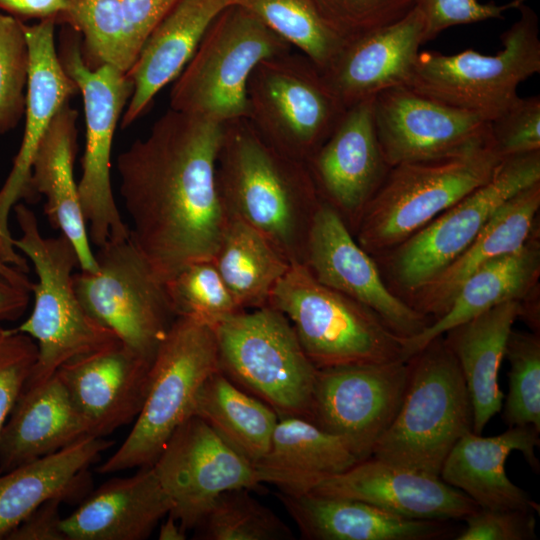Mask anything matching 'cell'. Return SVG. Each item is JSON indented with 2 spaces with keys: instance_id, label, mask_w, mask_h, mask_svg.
<instances>
[{
  "instance_id": "obj_25",
  "label": "cell",
  "mask_w": 540,
  "mask_h": 540,
  "mask_svg": "<svg viewBox=\"0 0 540 540\" xmlns=\"http://www.w3.org/2000/svg\"><path fill=\"white\" fill-rule=\"evenodd\" d=\"M172 509L152 466L112 478L62 519L67 540H144Z\"/></svg>"
},
{
  "instance_id": "obj_40",
  "label": "cell",
  "mask_w": 540,
  "mask_h": 540,
  "mask_svg": "<svg viewBox=\"0 0 540 540\" xmlns=\"http://www.w3.org/2000/svg\"><path fill=\"white\" fill-rule=\"evenodd\" d=\"M176 316L210 326L241 311L212 260L194 262L165 282Z\"/></svg>"
},
{
  "instance_id": "obj_46",
  "label": "cell",
  "mask_w": 540,
  "mask_h": 540,
  "mask_svg": "<svg viewBox=\"0 0 540 540\" xmlns=\"http://www.w3.org/2000/svg\"><path fill=\"white\" fill-rule=\"evenodd\" d=\"M526 1L512 0L498 5L480 0H415V8L423 17L427 42L453 26L502 19L506 11L517 9Z\"/></svg>"
},
{
  "instance_id": "obj_50",
  "label": "cell",
  "mask_w": 540,
  "mask_h": 540,
  "mask_svg": "<svg viewBox=\"0 0 540 540\" xmlns=\"http://www.w3.org/2000/svg\"><path fill=\"white\" fill-rule=\"evenodd\" d=\"M71 0H0V10L25 23L26 20H53L62 25Z\"/></svg>"
},
{
  "instance_id": "obj_36",
  "label": "cell",
  "mask_w": 540,
  "mask_h": 540,
  "mask_svg": "<svg viewBox=\"0 0 540 540\" xmlns=\"http://www.w3.org/2000/svg\"><path fill=\"white\" fill-rule=\"evenodd\" d=\"M212 261L241 310L267 306L292 265L262 233L233 216Z\"/></svg>"
},
{
  "instance_id": "obj_28",
  "label": "cell",
  "mask_w": 540,
  "mask_h": 540,
  "mask_svg": "<svg viewBox=\"0 0 540 540\" xmlns=\"http://www.w3.org/2000/svg\"><path fill=\"white\" fill-rule=\"evenodd\" d=\"M112 445L104 437L86 436L0 474V540L47 500L80 502L89 493L88 467Z\"/></svg>"
},
{
  "instance_id": "obj_52",
  "label": "cell",
  "mask_w": 540,
  "mask_h": 540,
  "mask_svg": "<svg viewBox=\"0 0 540 540\" xmlns=\"http://www.w3.org/2000/svg\"><path fill=\"white\" fill-rule=\"evenodd\" d=\"M166 520L160 525L159 540H184L186 531L180 526L179 522L171 515L166 516Z\"/></svg>"
},
{
  "instance_id": "obj_34",
  "label": "cell",
  "mask_w": 540,
  "mask_h": 540,
  "mask_svg": "<svg viewBox=\"0 0 540 540\" xmlns=\"http://www.w3.org/2000/svg\"><path fill=\"white\" fill-rule=\"evenodd\" d=\"M540 244L533 233L518 251L492 260L460 286L446 312L419 334L407 338L410 358L430 341L506 301L523 302L538 282Z\"/></svg>"
},
{
  "instance_id": "obj_2",
  "label": "cell",
  "mask_w": 540,
  "mask_h": 540,
  "mask_svg": "<svg viewBox=\"0 0 540 540\" xmlns=\"http://www.w3.org/2000/svg\"><path fill=\"white\" fill-rule=\"evenodd\" d=\"M216 181L228 216L262 233L292 264H304L322 202L305 162L275 149L240 118L224 123Z\"/></svg>"
},
{
  "instance_id": "obj_35",
  "label": "cell",
  "mask_w": 540,
  "mask_h": 540,
  "mask_svg": "<svg viewBox=\"0 0 540 540\" xmlns=\"http://www.w3.org/2000/svg\"><path fill=\"white\" fill-rule=\"evenodd\" d=\"M191 415L205 421L252 464L268 451L279 420L269 405L239 388L220 369L200 387Z\"/></svg>"
},
{
  "instance_id": "obj_6",
  "label": "cell",
  "mask_w": 540,
  "mask_h": 540,
  "mask_svg": "<svg viewBox=\"0 0 540 540\" xmlns=\"http://www.w3.org/2000/svg\"><path fill=\"white\" fill-rule=\"evenodd\" d=\"M268 305L288 318L317 369L409 359L407 338L367 306L318 282L304 264L291 265Z\"/></svg>"
},
{
  "instance_id": "obj_49",
  "label": "cell",
  "mask_w": 540,
  "mask_h": 540,
  "mask_svg": "<svg viewBox=\"0 0 540 540\" xmlns=\"http://www.w3.org/2000/svg\"><path fill=\"white\" fill-rule=\"evenodd\" d=\"M59 498L47 500L32 511L6 540H67L62 531Z\"/></svg>"
},
{
  "instance_id": "obj_45",
  "label": "cell",
  "mask_w": 540,
  "mask_h": 540,
  "mask_svg": "<svg viewBox=\"0 0 540 540\" xmlns=\"http://www.w3.org/2000/svg\"><path fill=\"white\" fill-rule=\"evenodd\" d=\"M38 359L28 334L0 325V434Z\"/></svg>"
},
{
  "instance_id": "obj_53",
  "label": "cell",
  "mask_w": 540,
  "mask_h": 540,
  "mask_svg": "<svg viewBox=\"0 0 540 540\" xmlns=\"http://www.w3.org/2000/svg\"><path fill=\"white\" fill-rule=\"evenodd\" d=\"M0 273L12 282L32 290L33 282L29 279L27 274L10 264L4 263L2 260H0Z\"/></svg>"
},
{
  "instance_id": "obj_9",
  "label": "cell",
  "mask_w": 540,
  "mask_h": 540,
  "mask_svg": "<svg viewBox=\"0 0 540 540\" xmlns=\"http://www.w3.org/2000/svg\"><path fill=\"white\" fill-rule=\"evenodd\" d=\"M292 49L251 12L228 5L174 80L170 108L222 124L246 118L252 72L263 60Z\"/></svg>"
},
{
  "instance_id": "obj_33",
  "label": "cell",
  "mask_w": 540,
  "mask_h": 540,
  "mask_svg": "<svg viewBox=\"0 0 540 540\" xmlns=\"http://www.w3.org/2000/svg\"><path fill=\"white\" fill-rule=\"evenodd\" d=\"M523 302L506 301L447 331L444 338L456 357L469 393L472 431L481 434L490 419L501 411L504 394L499 369Z\"/></svg>"
},
{
  "instance_id": "obj_22",
  "label": "cell",
  "mask_w": 540,
  "mask_h": 540,
  "mask_svg": "<svg viewBox=\"0 0 540 540\" xmlns=\"http://www.w3.org/2000/svg\"><path fill=\"white\" fill-rule=\"evenodd\" d=\"M310 493L360 500L410 519L464 520L479 506L440 476L369 457Z\"/></svg>"
},
{
  "instance_id": "obj_19",
  "label": "cell",
  "mask_w": 540,
  "mask_h": 540,
  "mask_svg": "<svg viewBox=\"0 0 540 540\" xmlns=\"http://www.w3.org/2000/svg\"><path fill=\"white\" fill-rule=\"evenodd\" d=\"M304 265L318 282L367 306L402 337L432 322L386 286L375 260L324 200L309 230Z\"/></svg>"
},
{
  "instance_id": "obj_7",
  "label": "cell",
  "mask_w": 540,
  "mask_h": 540,
  "mask_svg": "<svg viewBox=\"0 0 540 540\" xmlns=\"http://www.w3.org/2000/svg\"><path fill=\"white\" fill-rule=\"evenodd\" d=\"M217 370L213 327L177 316L156 351L147 394L130 433L97 471L105 475L152 466L174 431L191 416L204 381Z\"/></svg>"
},
{
  "instance_id": "obj_12",
  "label": "cell",
  "mask_w": 540,
  "mask_h": 540,
  "mask_svg": "<svg viewBox=\"0 0 540 540\" xmlns=\"http://www.w3.org/2000/svg\"><path fill=\"white\" fill-rule=\"evenodd\" d=\"M346 109L320 68L299 51L263 60L248 81L246 119L267 143L301 162L326 141Z\"/></svg>"
},
{
  "instance_id": "obj_44",
  "label": "cell",
  "mask_w": 540,
  "mask_h": 540,
  "mask_svg": "<svg viewBox=\"0 0 540 540\" xmlns=\"http://www.w3.org/2000/svg\"><path fill=\"white\" fill-rule=\"evenodd\" d=\"M490 144L502 158L540 151V96L517 99L489 121Z\"/></svg>"
},
{
  "instance_id": "obj_4",
  "label": "cell",
  "mask_w": 540,
  "mask_h": 540,
  "mask_svg": "<svg viewBox=\"0 0 540 540\" xmlns=\"http://www.w3.org/2000/svg\"><path fill=\"white\" fill-rule=\"evenodd\" d=\"M21 236L13 245L33 264L37 282L34 304L18 327L38 346V359L25 385L49 379L68 360L116 341V335L93 320L82 307L74 288L73 270L79 266L70 240L42 236L35 213L24 203L13 207Z\"/></svg>"
},
{
  "instance_id": "obj_39",
  "label": "cell",
  "mask_w": 540,
  "mask_h": 540,
  "mask_svg": "<svg viewBox=\"0 0 540 540\" xmlns=\"http://www.w3.org/2000/svg\"><path fill=\"white\" fill-rule=\"evenodd\" d=\"M62 25L80 34L82 56L90 68L110 64L127 73L132 67L121 0H71Z\"/></svg>"
},
{
  "instance_id": "obj_14",
  "label": "cell",
  "mask_w": 540,
  "mask_h": 540,
  "mask_svg": "<svg viewBox=\"0 0 540 540\" xmlns=\"http://www.w3.org/2000/svg\"><path fill=\"white\" fill-rule=\"evenodd\" d=\"M537 182L540 151L502 159L487 182L387 251L394 283L412 294L431 281L470 245L504 202Z\"/></svg>"
},
{
  "instance_id": "obj_47",
  "label": "cell",
  "mask_w": 540,
  "mask_h": 540,
  "mask_svg": "<svg viewBox=\"0 0 540 540\" xmlns=\"http://www.w3.org/2000/svg\"><path fill=\"white\" fill-rule=\"evenodd\" d=\"M535 512L495 510L479 507L467 515L466 528L456 540H533L536 539Z\"/></svg>"
},
{
  "instance_id": "obj_48",
  "label": "cell",
  "mask_w": 540,
  "mask_h": 540,
  "mask_svg": "<svg viewBox=\"0 0 540 540\" xmlns=\"http://www.w3.org/2000/svg\"><path fill=\"white\" fill-rule=\"evenodd\" d=\"M176 0H121L126 50L132 65L151 31Z\"/></svg>"
},
{
  "instance_id": "obj_11",
  "label": "cell",
  "mask_w": 540,
  "mask_h": 540,
  "mask_svg": "<svg viewBox=\"0 0 540 540\" xmlns=\"http://www.w3.org/2000/svg\"><path fill=\"white\" fill-rule=\"evenodd\" d=\"M59 61L81 93L86 125L78 196L89 240L97 248L110 240L130 237L116 205L111 185V150L115 130L126 108L133 83L126 72L110 64L90 68L81 51V36L62 25Z\"/></svg>"
},
{
  "instance_id": "obj_43",
  "label": "cell",
  "mask_w": 540,
  "mask_h": 540,
  "mask_svg": "<svg viewBox=\"0 0 540 540\" xmlns=\"http://www.w3.org/2000/svg\"><path fill=\"white\" fill-rule=\"evenodd\" d=\"M326 23L345 41L391 25L415 8V0H312Z\"/></svg>"
},
{
  "instance_id": "obj_32",
  "label": "cell",
  "mask_w": 540,
  "mask_h": 540,
  "mask_svg": "<svg viewBox=\"0 0 540 540\" xmlns=\"http://www.w3.org/2000/svg\"><path fill=\"white\" fill-rule=\"evenodd\" d=\"M357 462L341 438L304 418L286 416L279 417L268 451L253 466L260 484L303 495Z\"/></svg>"
},
{
  "instance_id": "obj_51",
  "label": "cell",
  "mask_w": 540,
  "mask_h": 540,
  "mask_svg": "<svg viewBox=\"0 0 540 540\" xmlns=\"http://www.w3.org/2000/svg\"><path fill=\"white\" fill-rule=\"evenodd\" d=\"M31 290L22 287L0 273V321H16L27 310Z\"/></svg>"
},
{
  "instance_id": "obj_20",
  "label": "cell",
  "mask_w": 540,
  "mask_h": 540,
  "mask_svg": "<svg viewBox=\"0 0 540 540\" xmlns=\"http://www.w3.org/2000/svg\"><path fill=\"white\" fill-rule=\"evenodd\" d=\"M373 98L348 107L306 162L320 197L337 211L351 232L390 169L374 126Z\"/></svg>"
},
{
  "instance_id": "obj_8",
  "label": "cell",
  "mask_w": 540,
  "mask_h": 540,
  "mask_svg": "<svg viewBox=\"0 0 540 540\" xmlns=\"http://www.w3.org/2000/svg\"><path fill=\"white\" fill-rule=\"evenodd\" d=\"M213 329L222 373L279 417L309 421L317 368L282 312L269 305L241 310Z\"/></svg>"
},
{
  "instance_id": "obj_3",
  "label": "cell",
  "mask_w": 540,
  "mask_h": 540,
  "mask_svg": "<svg viewBox=\"0 0 540 540\" xmlns=\"http://www.w3.org/2000/svg\"><path fill=\"white\" fill-rule=\"evenodd\" d=\"M400 408L371 457L440 476L448 453L472 431L473 411L458 361L442 336L409 358Z\"/></svg>"
},
{
  "instance_id": "obj_17",
  "label": "cell",
  "mask_w": 540,
  "mask_h": 540,
  "mask_svg": "<svg viewBox=\"0 0 540 540\" xmlns=\"http://www.w3.org/2000/svg\"><path fill=\"white\" fill-rule=\"evenodd\" d=\"M373 119L389 167L450 157L490 143L489 121L408 86L377 94Z\"/></svg>"
},
{
  "instance_id": "obj_15",
  "label": "cell",
  "mask_w": 540,
  "mask_h": 540,
  "mask_svg": "<svg viewBox=\"0 0 540 540\" xmlns=\"http://www.w3.org/2000/svg\"><path fill=\"white\" fill-rule=\"evenodd\" d=\"M409 370V359L317 369L309 421L341 438L359 461L371 457L400 408Z\"/></svg>"
},
{
  "instance_id": "obj_24",
  "label": "cell",
  "mask_w": 540,
  "mask_h": 540,
  "mask_svg": "<svg viewBox=\"0 0 540 540\" xmlns=\"http://www.w3.org/2000/svg\"><path fill=\"white\" fill-rule=\"evenodd\" d=\"M539 433L532 425L508 427L491 437L469 431L448 453L440 478L481 508L538 512L539 505L509 479L505 463L512 451H519L538 472L540 464L535 448L540 443Z\"/></svg>"
},
{
  "instance_id": "obj_18",
  "label": "cell",
  "mask_w": 540,
  "mask_h": 540,
  "mask_svg": "<svg viewBox=\"0 0 540 540\" xmlns=\"http://www.w3.org/2000/svg\"><path fill=\"white\" fill-rule=\"evenodd\" d=\"M56 25L53 20L32 25L24 23L30 53L25 125L12 169L0 189V260L24 272L29 271V265L13 245L9 215L20 200L28 203L39 200L31 187L34 157L54 115L78 92L59 61L54 35Z\"/></svg>"
},
{
  "instance_id": "obj_31",
  "label": "cell",
  "mask_w": 540,
  "mask_h": 540,
  "mask_svg": "<svg viewBox=\"0 0 540 540\" xmlns=\"http://www.w3.org/2000/svg\"><path fill=\"white\" fill-rule=\"evenodd\" d=\"M540 207V182L521 190L490 217L470 245L408 303L434 320L443 315L464 281L484 264L521 249L533 234Z\"/></svg>"
},
{
  "instance_id": "obj_38",
  "label": "cell",
  "mask_w": 540,
  "mask_h": 540,
  "mask_svg": "<svg viewBox=\"0 0 540 540\" xmlns=\"http://www.w3.org/2000/svg\"><path fill=\"white\" fill-rule=\"evenodd\" d=\"M193 530L201 540L293 539L290 528L247 488L220 494Z\"/></svg>"
},
{
  "instance_id": "obj_16",
  "label": "cell",
  "mask_w": 540,
  "mask_h": 540,
  "mask_svg": "<svg viewBox=\"0 0 540 540\" xmlns=\"http://www.w3.org/2000/svg\"><path fill=\"white\" fill-rule=\"evenodd\" d=\"M152 467L172 502L169 515L186 532L223 492L261 485L253 464L195 415L174 431Z\"/></svg>"
},
{
  "instance_id": "obj_13",
  "label": "cell",
  "mask_w": 540,
  "mask_h": 540,
  "mask_svg": "<svg viewBox=\"0 0 540 540\" xmlns=\"http://www.w3.org/2000/svg\"><path fill=\"white\" fill-rule=\"evenodd\" d=\"M97 271L74 273L85 312L146 360L176 319L165 283L129 238L110 240L94 253Z\"/></svg>"
},
{
  "instance_id": "obj_26",
  "label": "cell",
  "mask_w": 540,
  "mask_h": 540,
  "mask_svg": "<svg viewBox=\"0 0 540 540\" xmlns=\"http://www.w3.org/2000/svg\"><path fill=\"white\" fill-rule=\"evenodd\" d=\"M229 0H176L157 23L127 72L133 83L121 128L135 122L155 95L190 61L214 19Z\"/></svg>"
},
{
  "instance_id": "obj_41",
  "label": "cell",
  "mask_w": 540,
  "mask_h": 540,
  "mask_svg": "<svg viewBox=\"0 0 540 540\" xmlns=\"http://www.w3.org/2000/svg\"><path fill=\"white\" fill-rule=\"evenodd\" d=\"M505 357L509 390L503 409L508 427L532 425L540 431V339L538 333H510Z\"/></svg>"
},
{
  "instance_id": "obj_30",
  "label": "cell",
  "mask_w": 540,
  "mask_h": 540,
  "mask_svg": "<svg viewBox=\"0 0 540 540\" xmlns=\"http://www.w3.org/2000/svg\"><path fill=\"white\" fill-rule=\"evenodd\" d=\"M78 112L65 102L54 115L32 164L31 187L46 198L45 214L55 229L72 243L80 270L96 272L87 226L81 210L74 161L78 148Z\"/></svg>"
},
{
  "instance_id": "obj_29",
  "label": "cell",
  "mask_w": 540,
  "mask_h": 540,
  "mask_svg": "<svg viewBox=\"0 0 540 540\" xmlns=\"http://www.w3.org/2000/svg\"><path fill=\"white\" fill-rule=\"evenodd\" d=\"M86 436L87 425L56 373L25 385L0 434V474Z\"/></svg>"
},
{
  "instance_id": "obj_42",
  "label": "cell",
  "mask_w": 540,
  "mask_h": 540,
  "mask_svg": "<svg viewBox=\"0 0 540 540\" xmlns=\"http://www.w3.org/2000/svg\"><path fill=\"white\" fill-rule=\"evenodd\" d=\"M30 53L24 22L0 13V135L25 114Z\"/></svg>"
},
{
  "instance_id": "obj_21",
  "label": "cell",
  "mask_w": 540,
  "mask_h": 540,
  "mask_svg": "<svg viewBox=\"0 0 540 540\" xmlns=\"http://www.w3.org/2000/svg\"><path fill=\"white\" fill-rule=\"evenodd\" d=\"M152 362L116 341L68 360L55 373L85 421L89 435L105 437L139 415Z\"/></svg>"
},
{
  "instance_id": "obj_10",
  "label": "cell",
  "mask_w": 540,
  "mask_h": 540,
  "mask_svg": "<svg viewBox=\"0 0 540 540\" xmlns=\"http://www.w3.org/2000/svg\"><path fill=\"white\" fill-rule=\"evenodd\" d=\"M517 9L497 54L419 52L406 86L487 121L497 117L517 99L519 84L540 72L538 16L525 3Z\"/></svg>"
},
{
  "instance_id": "obj_37",
  "label": "cell",
  "mask_w": 540,
  "mask_h": 540,
  "mask_svg": "<svg viewBox=\"0 0 540 540\" xmlns=\"http://www.w3.org/2000/svg\"><path fill=\"white\" fill-rule=\"evenodd\" d=\"M324 70L345 41L326 23L312 0H229Z\"/></svg>"
},
{
  "instance_id": "obj_27",
  "label": "cell",
  "mask_w": 540,
  "mask_h": 540,
  "mask_svg": "<svg viewBox=\"0 0 540 540\" xmlns=\"http://www.w3.org/2000/svg\"><path fill=\"white\" fill-rule=\"evenodd\" d=\"M276 496L308 540H436L451 535L448 521L405 518L360 500L314 493Z\"/></svg>"
},
{
  "instance_id": "obj_23",
  "label": "cell",
  "mask_w": 540,
  "mask_h": 540,
  "mask_svg": "<svg viewBox=\"0 0 540 540\" xmlns=\"http://www.w3.org/2000/svg\"><path fill=\"white\" fill-rule=\"evenodd\" d=\"M425 42L423 17L414 8L391 25L345 42L322 73L348 108L384 90L406 86Z\"/></svg>"
},
{
  "instance_id": "obj_5",
  "label": "cell",
  "mask_w": 540,
  "mask_h": 540,
  "mask_svg": "<svg viewBox=\"0 0 540 540\" xmlns=\"http://www.w3.org/2000/svg\"><path fill=\"white\" fill-rule=\"evenodd\" d=\"M501 161L489 143L390 167L362 212L355 239L371 256L391 250L487 182Z\"/></svg>"
},
{
  "instance_id": "obj_1",
  "label": "cell",
  "mask_w": 540,
  "mask_h": 540,
  "mask_svg": "<svg viewBox=\"0 0 540 540\" xmlns=\"http://www.w3.org/2000/svg\"><path fill=\"white\" fill-rule=\"evenodd\" d=\"M223 136L224 124L169 108L117 158L130 239L164 283L219 247L229 220L216 181Z\"/></svg>"
}]
</instances>
